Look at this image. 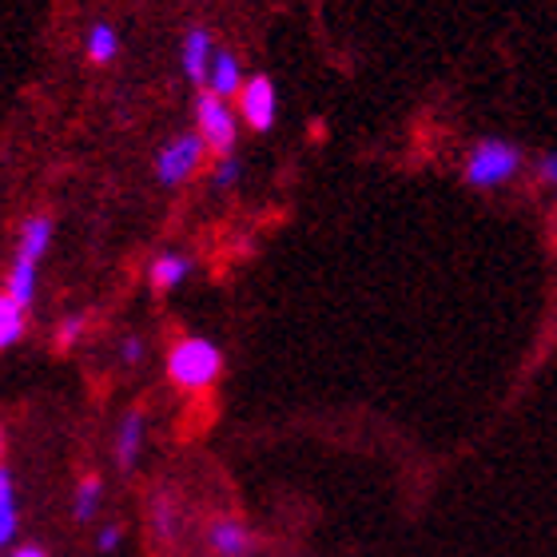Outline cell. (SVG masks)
Listing matches in <instances>:
<instances>
[{"label": "cell", "mask_w": 557, "mask_h": 557, "mask_svg": "<svg viewBox=\"0 0 557 557\" xmlns=\"http://www.w3.org/2000/svg\"><path fill=\"white\" fill-rule=\"evenodd\" d=\"M100 506H104V482H100V474H84L72 490V518L92 522V518H100Z\"/></svg>", "instance_id": "cell-16"}, {"label": "cell", "mask_w": 557, "mask_h": 557, "mask_svg": "<svg viewBox=\"0 0 557 557\" xmlns=\"http://www.w3.org/2000/svg\"><path fill=\"white\" fill-rule=\"evenodd\" d=\"M116 359L124 362V367H139V362L148 359V343H144L139 335H124L116 347Z\"/></svg>", "instance_id": "cell-19"}, {"label": "cell", "mask_w": 557, "mask_h": 557, "mask_svg": "<svg viewBox=\"0 0 557 557\" xmlns=\"http://www.w3.org/2000/svg\"><path fill=\"white\" fill-rule=\"evenodd\" d=\"M52 235H57V220L36 211L28 220H21L16 227V247H12L9 271H4V290L12 299L33 311L36 302V283H40V263H45L48 247H52Z\"/></svg>", "instance_id": "cell-1"}, {"label": "cell", "mask_w": 557, "mask_h": 557, "mask_svg": "<svg viewBox=\"0 0 557 557\" xmlns=\"http://www.w3.org/2000/svg\"><path fill=\"white\" fill-rule=\"evenodd\" d=\"M244 84H247V76H244L239 57L227 52V48H220V52H215V64H211V76H208V92L223 96V100H239Z\"/></svg>", "instance_id": "cell-12"}, {"label": "cell", "mask_w": 557, "mask_h": 557, "mask_svg": "<svg viewBox=\"0 0 557 557\" xmlns=\"http://www.w3.org/2000/svg\"><path fill=\"white\" fill-rule=\"evenodd\" d=\"M144 442H148V414L144 410H128V414L120 418L116 426V438H112V458L124 474H132L139 466V454H144Z\"/></svg>", "instance_id": "cell-9"}, {"label": "cell", "mask_w": 557, "mask_h": 557, "mask_svg": "<svg viewBox=\"0 0 557 557\" xmlns=\"http://www.w3.org/2000/svg\"><path fill=\"white\" fill-rule=\"evenodd\" d=\"M203 136L199 132H175L172 139H163L160 151H156V160H151V172H156V184L175 191V187H184L191 175L203 168Z\"/></svg>", "instance_id": "cell-5"}, {"label": "cell", "mask_w": 557, "mask_h": 557, "mask_svg": "<svg viewBox=\"0 0 557 557\" xmlns=\"http://www.w3.org/2000/svg\"><path fill=\"white\" fill-rule=\"evenodd\" d=\"M534 172H537V184H546L549 191H557V151L546 148L534 156Z\"/></svg>", "instance_id": "cell-20"}, {"label": "cell", "mask_w": 557, "mask_h": 557, "mask_svg": "<svg viewBox=\"0 0 557 557\" xmlns=\"http://www.w3.org/2000/svg\"><path fill=\"white\" fill-rule=\"evenodd\" d=\"M239 128H244L239 108H232V100H223V96L208 92V88H199V96H196V132L203 136L208 151H215L220 160H223V156H235Z\"/></svg>", "instance_id": "cell-4"}, {"label": "cell", "mask_w": 557, "mask_h": 557, "mask_svg": "<svg viewBox=\"0 0 557 557\" xmlns=\"http://www.w3.org/2000/svg\"><path fill=\"white\" fill-rule=\"evenodd\" d=\"M24 335H28V307H21L9 290H0V350L21 347Z\"/></svg>", "instance_id": "cell-14"}, {"label": "cell", "mask_w": 557, "mask_h": 557, "mask_svg": "<svg viewBox=\"0 0 557 557\" xmlns=\"http://www.w3.org/2000/svg\"><path fill=\"white\" fill-rule=\"evenodd\" d=\"M525 168V151L506 136H482L474 139L462 156V184L470 191H502L510 187Z\"/></svg>", "instance_id": "cell-3"}, {"label": "cell", "mask_w": 557, "mask_h": 557, "mask_svg": "<svg viewBox=\"0 0 557 557\" xmlns=\"http://www.w3.org/2000/svg\"><path fill=\"white\" fill-rule=\"evenodd\" d=\"M16 530H21V502H16V482H12L9 466H0V546H12Z\"/></svg>", "instance_id": "cell-15"}, {"label": "cell", "mask_w": 557, "mask_h": 557, "mask_svg": "<svg viewBox=\"0 0 557 557\" xmlns=\"http://www.w3.org/2000/svg\"><path fill=\"white\" fill-rule=\"evenodd\" d=\"M9 557H48L45 546H36V542H24V546H16Z\"/></svg>", "instance_id": "cell-22"}, {"label": "cell", "mask_w": 557, "mask_h": 557, "mask_svg": "<svg viewBox=\"0 0 557 557\" xmlns=\"http://www.w3.org/2000/svg\"><path fill=\"white\" fill-rule=\"evenodd\" d=\"M148 525L156 542H175L184 530V506L175 498V490H156L148 498Z\"/></svg>", "instance_id": "cell-11"}, {"label": "cell", "mask_w": 557, "mask_h": 557, "mask_svg": "<svg viewBox=\"0 0 557 557\" xmlns=\"http://www.w3.org/2000/svg\"><path fill=\"white\" fill-rule=\"evenodd\" d=\"M203 542L215 557H251L259 549V537L251 534V525L239 522V518H211L208 530H203Z\"/></svg>", "instance_id": "cell-8"}, {"label": "cell", "mask_w": 557, "mask_h": 557, "mask_svg": "<svg viewBox=\"0 0 557 557\" xmlns=\"http://www.w3.org/2000/svg\"><path fill=\"white\" fill-rule=\"evenodd\" d=\"M215 52H220V48H215V36H211L203 24H191L184 33V40H180V72H184V81L208 88Z\"/></svg>", "instance_id": "cell-7"}, {"label": "cell", "mask_w": 557, "mask_h": 557, "mask_svg": "<svg viewBox=\"0 0 557 557\" xmlns=\"http://www.w3.org/2000/svg\"><path fill=\"white\" fill-rule=\"evenodd\" d=\"M84 335H88V311H69L57 326H52V343H57V350H72Z\"/></svg>", "instance_id": "cell-17"}, {"label": "cell", "mask_w": 557, "mask_h": 557, "mask_svg": "<svg viewBox=\"0 0 557 557\" xmlns=\"http://www.w3.org/2000/svg\"><path fill=\"white\" fill-rule=\"evenodd\" d=\"M120 546H124V525L120 522L100 525V534H96V549H100V554H120Z\"/></svg>", "instance_id": "cell-21"}, {"label": "cell", "mask_w": 557, "mask_h": 557, "mask_svg": "<svg viewBox=\"0 0 557 557\" xmlns=\"http://www.w3.org/2000/svg\"><path fill=\"white\" fill-rule=\"evenodd\" d=\"M244 160L239 156H223L215 163V172H211V191H235V187L244 184Z\"/></svg>", "instance_id": "cell-18"}, {"label": "cell", "mask_w": 557, "mask_h": 557, "mask_svg": "<svg viewBox=\"0 0 557 557\" xmlns=\"http://www.w3.org/2000/svg\"><path fill=\"white\" fill-rule=\"evenodd\" d=\"M191 271H196V259L187 256V251L168 247V251H160V256L148 263V287L156 290V295H172V290H180L187 278H191Z\"/></svg>", "instance_id": "cell-10"}, {"label": "cell", "mask_w": 557, "mask_h": 557, "mask_svg": "<svg viewBox=\"0 0 557 557\" xmlns=\"http://www.w3.org/2000/svg\"><path fill=\"white\" fill-rule=\"evenodd\" d=\"M163 374L175 391L203 395L223 379V347L208 335H184L175 338L163 355Z\"/></svg>", "instance_id": "cell-2"}, {"label": "cell", "mask_w": 557, "mask_h": 557, "mask_svg": "<svg viewBox=\"0 0 557 557\" xmlns=\"http://www.w3.org/2000/svg\"><path fill=\"white\" fill-rule=\"evenodd\" d=\"M120 28L112 21H92L88 24V33H84V57L92 60L96 69H104V64H116L120 57Z\"/></svg>", "instance_id": "cell-13"}, {"label": "cell", "mask_w": 557, "mask_h": 557, "mask_svg": "<svg viewBox=\"0 0 557 557\" xmlns=\"http://www.w3.org/2000/svg\"><path fill=\"white\" fill-rule=\"evenodd\" d=\"M235 108H239L244 128L259 132V136H268V132L275 128V120H278V88H275V81H271L268 72L247 76L244 92H239Z\"/></svg>", "instance_id": "cell-6"}]
</instances>
